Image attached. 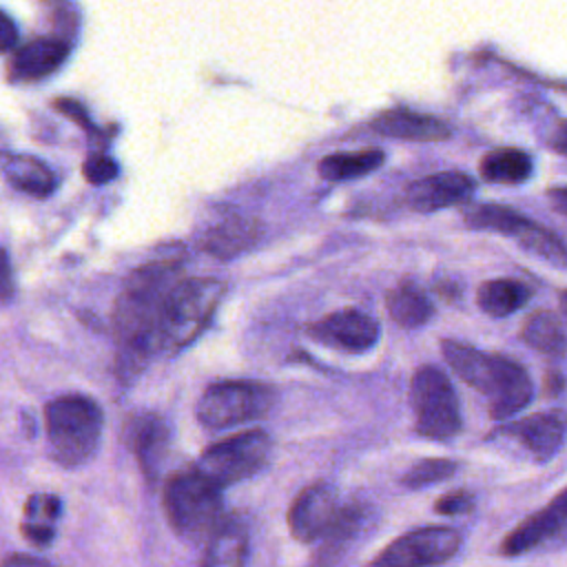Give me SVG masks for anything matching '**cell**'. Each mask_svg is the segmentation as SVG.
I'll list each match as a JSON object with an SVG mask.
<instances>
[{"mask_svg":"<svg viewBox=\"0 0 567 567\" xmlns=\"http://www.w3.org/2000/svg\"><path fill=\"white\" fill-rule=\"evenodd\" d=\"M224 292V281L215 277H190L179 281L162 306L157 330L159 350L177 352L190 346L213 319Z\"/></svg>","mask_w":567,"mask_h":567,"instance_id":"4","label":"cell"},{"mask_svg":"<svg viewBox=\"0 0 567 567\" xmlns=\"http://www.w3.org/2000/svg\"><path fill=\"white\" fill-rule=\"evenodd\" d=\"M461 547V534L452 527L432 525L401 534L385 545L370 567H436Z\"/></svg>","mask_w":567,"mask_h":567,"instance_id":"10","label":"cell"},{"mask_svg":"<svg viewBox=\"0 0 567 567\" xmlns=\"http://www.w3.org/2000/svg\"><path fill=\"white\" fill-rule=\"evenodd\" d=\"M0 567H55L44 558H35L31 554H9L2 558Z\"/></svg>","mask_w":567,"mask_h":567,"instance_id":"36","label":"cell"},{"mask_svg":"<svg viewBox=\"0 0 567 567\" xmlns=\"http://www.w3.org/2000/svg\"><path fill=\"white\" fill-rule=\"evenodd\" d=\"M545 144L549 148H554L558 155L567 157V120H558L556 124H551V128L545 137Z\"/></svg>","mask_w":567,"mask_h":567,"instance_id":"32","label":"cell"},{"mask_svg":"<svg viewBox=\"0 0 567 567\" xmlns=\"http://www.w3.org/2000/svg\"><path fill=\"white\" fill-rule=\"evenodd\" d=\"M359 523H361V509H359L357 505H343V509H341L337 523H334L332 529L323 536L326 543H323V547H321V551H319V558H317V563H319L321 567H330V565L337 560V556L343 551V547H346V545L350 543V538L354 536Z\"/></svg>","mask_w":567,"mask_h":567,"instance_id":"27","label":"cell"},{"mask_svg":"<svg viewBox=\"0 0 567 567\" xmlns=\"http://www.w3.org/2000/svg\"><path fill=\"white\" fill-rule=\"evenodd\" d=\"M456 467L458 465L452 458H423L405 472L401 483L412 487V489H419V487H425V485L450 478L456 472Z\"/></svg>","mask_w":567,"mask_h":567,"instance_id":"28","label":"cell"},{"mask_svg":"<svg viewBox=\"0 0 567 567\" xmlns=\"http://www.w3.org/2000/svg\"><path fill=\"white\" fill-rule=\"evenodd\" d=\"M474 507V496L467 489H454L447 492L445 496H441L434 503V512L443 514V516H456V514H465Z\"/></svg>","mask_w":567,"mask_h":567,"instance_id":"30","label":"cell"},{"mask_svg":"<svg viewBox=\"0 0 567 567\" xmlns=\"http://www.w3.org/2000/svg\"><path fill=\"white\" fill-rule=\"evenodd\" d=\"M416 432L427 439H452L461 432V405L447 374L436 365H421L410 381Z\"/></svg>","mask_w":567,"mask_h":567,"instance_id":"7","label":"cell"},{"mask_svg":"<svg viewBox=\"0 0 567 567\" xmlns=\"http://www.w3.org/2000/svg\"><path fill=\"white\" fill-rule=\"evenodd\" d=\"M520 339L547 354V357H563L567 352V334L560 319L547 310H538L529 315L520 328Z\"/></svg>","mask_w":567,"mask_h":567,"instance_id":"25","label":"cell"},{"mask_svg":"<svg viewBox=\"0 0 567 567\" xmlns=\"http://www.w3.org/2000/svg\"><path fill=\"white\" fill-rule=\"evenodd\" d=\"M0 173L13 188L35 197H47L58 186L53 171L38 157L24 153L0 151Z\"/></svg>","mask_w":567,"mask_h":567,"instance_id":"19","label":"cell"},{"mask_svg":"<svg viewBox=\"0 0 567 567\" xmlns=\"http://www.w3.org/2000/svg\"><path fill=\"white\" fill-rule=\"evenodd\" d=\"M275 403L270 385L259 381L230 379L206 388L197 401V419L210 430H224L239 423L257 421L268 414Z\"/></svg>","mask_w":567,"mask_h":567,"instance_id":"6","label":"cell"},{"mask_svg":"<svg viewBox=\"0 0 567 567\" xmlns=\"http://www.w3.org/2000/svg\"><path fill=\"white\" fill-rule=\"evenodd\" d=\"M388 312L401 328H419L434 315V306L427 295L412 281H401L388 292Z\"/></svg>","mask_w":567,"mask_h":567,"instance_id":"22","label":"cell"},{"mask_svg":"<svg viewBox=\"0 0 567 567\" xmlns=\"http://www.w3.org/2000/svg\"><path fill=\"white\" fill-rule=\"evenodd\" d=\"M558 306H560V312H563V317L567 319V290H563V292L558 295Z\"/></svg>","mask_w":567,"mask_h":567,"instance_id":"38","label":"cell"},{"mask_svg":"<svg viewBox=\"0 0 567 567\" xmlns=\"http://www.w3.org/2000/svg\"><path fill=\"white\" fill-rule=\"evenodd\" d=\"M270 447L272 441L264 430H246L204 450L195 470L221 489L257 474L266 465Z\"/></svg>","mask_w":567,"mask_h":567,"instance_id":"8","label":"cell"},{"mask_svg":"<svg viewBox=\"0 0 567 567\" xmlns=\"http://www.w3.org/2000/svg\"><path fill=\"white\" fill-rule=\"evenodd\" d=\"M310 334L326 346L350 352H363L377 343L379 323L377 319L357 308H343L312 323Z\"/></svg>","mask_w":567,"mask_h":567,"instance_id":"12","label":"cell"},{"mask_svg":"<svg viewBox=\"0 0 567 567\" xmlns=\"http://www.w3.org/2000/svg\"><path fill=\"white\" fill-rule=\"evenodd\" d=\"M47 436L55 461L64 467L86 463L102 436V408L84 394H64L53 399L47 410Z\"/></svg>","mask_w":567,"mask_h":567,"instance_id":"5","label":"cell"},{"mask_svg":"<svg viewBox=\"0 0 567 567\" xmlns=\"http://www.w3.org/2000/svg\"><path fill=\"white\" fill-rule=\"evenodd\" d=\"M545 509L549 512L551 520L556 523V527H558L560 534H563V532L567 529V487L560 489V492L551 498V503L545 505Z\"/></svg>","mask_w":567,"mask_h":567,"instance_id":"31","label":"cell"},{"mask_svg":"<svg viewBox=\"0 0 567 567\" xmlns=\"http://www.w3.org/2000/svg\"><path fill=\"white\" fill-rule=\"evenodd\" d=\"M372 128L385 137L414 142H439L450 137V126L443 120L410 109H388L379 113L372 120Z\"/></svg>","mask_w":567,"mask_h":567,"instance_id":"16","label":"cell"},{"mask_svg":"<svg viewBox=\"0 0 567 567\" xmlns=\"http://www.w3.org/2000/svg\"><path fill=\"white\" fill-rule=\"evenodd\" d=\"M261 237V221L246 215H233L210 226L202 239V248L217 259H233L252 248Z\"/></svg>","mask_w":567,"mask_h":567,"instance_id":"17","label":"cell"},{"mask_svg":"<svg viewBox=\"0 0 567 567\" xmlns=\"http://www.w3.org/2000/svg\"><path fill=\"white\" fill-rule=\"evenodd\" d=\"M472 193H474V179L470 175L458 171H443V173H432L414 179L408 186L405 197L414 210L432 213L439 208L463 204L472 197Z\"/></svg>","mask_w":567,"mask_h":567,"instance_id":"13","label":"cell"},{"mask_svg":"<svg viewBox=\"0 0 567 567\" xmlns=\"http://www.w3.org/2000/svg\"><path fill=\"white\" fill-rule=\"evenodd\" d=\"M465 224L478 230H494L514 239L523 250L554 264L567 266V246L538 221L501 204H478L465 210Z\"/></svg>","mask_w":567,"mask_h":567,"instance_id":"9","label":"cell"},{"mask_svg":"<svg viewBox=\"0 0 567 567\" xmlns=\"http://www.w3.org/2000/svg\"><path fill=\"white\" fill-rule=\"evenodd\" d=\"M60 514H62V503L58 496L53 494L29 496L24 503V516L20 525L22 536L38 547L51 545Z\"/></svg>","mask_w":567,"mask_h":567,"instance_id":"21","label":"cell"},{"mask_svg":"<svg viewBox=\"0 0 567 567\" xmlns=\"http://www.w3.org/2000/svg\"><path fill=\"white\" fill-rule=\"evenodd\" d=\"M536 461H549L565 443L567 416L563 412H536L505 427Z\"/></svg>","mask_w":567,"mask_h":567,"instance_id":"14","label":"cell"},{"mask_svg":"<svg viewBox=\"0 0 567 567\" xmlns=\"http://www.w3.org/2000/svg\"><path fill=\"white\" fill-rule=\"evenodd\" d=\"M18 40V29L16 22L0 9V53L9 51Z\"/></svg>","mask_w":567,"mask_h":567,"instance_id":"35","label":"cell"},{"mask_svg":"<svg viewBox=\"0 0 567 567\" xmlns=\"http://www.w3.org/2000/svg\"><path fill=\"white\" fill-rule=\"evenodd\" d=\"M128 443L148 481H155L168 447V430L155 414L135 416L128 425Z\"/></svg>","mask_w":567,"mask_h":567,"instance_id":"18","label":"cell"},{"mask_svg":"<svg viewBox=\"0 0 567 567\" xmlns=\"http://www.w3.org/2000/svg\"><path fill=\"white\" fill-rule=\"evenodd\" d=\"M343 505L328 483H312L303 487L288 509V529L299 543H315L323 538L337 523Z\"/></svg>","mask_w":567,"mask_h":567,"instance_id":"11","label":"cell"},{"mask_svg":"<svg viewBox=\"0 0 567 567\" xmlns=\"http://www.w3.org/2000/svg\"><path fill=\"white\" fill-rule=\"evenodd\" d=\"M248 532L237 518H228L224 527L206 545L199 567H246Z\"/></svg>","mask_w":567,"mask_h":567,"instance_id":"20","label":"cell"},{"mask_svg":"<svg viewBox=\"0 0 567 567\" xmlns=\"http://www.w3.org/2000/svg\"><path fill=\"white\" fill-rule=\"evenodd\" d=\"M82 171H84V177H86L91 184H97V186H100V184L111 182V179L117 175V164H115L109 155L97 153V155H91V157L84 162Z\"/></svg>","mask_w":567,"mask_h":567,"instance_id":"29","label":"cell"},{"mask_svg":"<svg viewBox=\"0 0 567 567\" xmlns=\"http://www.w3.org/2000/svg\"><path fill=\"white\" fill-rule=\"evenodd\" d=\"M441 352L447 365L470 388L487 396L489 416L494 421L509 419L529 403L534 385L527 370L518 361L503 354L481 352L454 339L441 341Z\"/></svg>","mask_w":567,"mask_h":567,"instance_id":"2","label":"cell"},{"mask_svg":"<svg viewBox=\"0 0 567 567\" xmlns=\"http://www.w3.org/2000/svg\"><path fill=\"white\" fill-rule=\"evenodd\" d=\"M547 199H549V204H551L558 213L567 215V186H554V188H549V190H547Z\"/></svg>","mask_w":567,"mask_h":567,"instance_id":"37","label":"cell"},{"mask_svg":"<svg viewBox=\"0 0 567 567\" xmlns=\"http://www.w3.org/2000/svg\"><path fill=\"white\" fill-rule=\"evenodd\" d=\"M532 157L520 148H494L481 159V175L496 184H523L532 175Z\"/></svg>","mask_w":567,"mask_h":567,"instance_id":"24","label":"cell"},{"mask_svg":"<svg viewBox=\"0 0 567 567\" xmlns=\"http://www.w3.org/2000/svg\"><path fill=\"white\" fill-rule=\"evenodd\" d=\"M55 109H58L60 113H64L66 117L75 120L78 124H82L84 128H91V120H89V115H86V111H84V106H82V104H78V102H73V100L62 97V100H55Z\"/></svg>","mask_w":567,"mask_h":567,"instance_id":"34","label":"cell"},{"mask_svg":"<svg viewBox=\"0 0 567 567\" xmlns=\"http://www.w3.org/2000/svg\"><path fill=\"white\" fill-rule=\"evenodd\" d=\"M164 512L177 536L193 543L206 540V545L228 520L224 516L221 489L195 467L175 472L168 478L164 487Z\"/></svg>","mask_w":567,"mask_h":567,"instance_id":"3","label":"cell"},{"mask_svg":"<svg viewBox=\"0 0 567 567\" xmlns=\"http://www.w3.org/2000/svg\"><path fill=\"white\" fill-rule=\"evenodd\" d=\"M383 159H385V153L381 148L332 153L319 162V175L326 179H332V182L354 179V177H363V175L377 171L383 164Z\"/></svg>","mask_w":567,"mask_h":567,"instance_id":"26","label":"cell"},{"mask_svg":"<svg viewBox=\"0 0 567 567\" xmlns=\"http://www.w3.org/2000/svg\"><path fill=\"white\" fill-rule=\"evenodd\" d=\"M529 295L532 290L523 281L501 277V279H489L481 284L476 292V303L489 317H507L518 308H523Z\"/></svg>","mask_w":567,"mask_h":567,"instance_id":"23","label":"cell"},{"mask_svg":"<svg viewBox=\"0 0 567 567\" xmlns=\"http://www.w3.org/2000/svg\"><path fill=\"white\" fill-rule=\"evenodd\" d=\"M69 47L58 38H38L20 47L9 62L13 82H35L51 75L64 60Z\"/></svg>","mask_w":567,"mask_h":567,"instance_id":"15","label":"cell"},{"mask_svg":"<svg viewBox=\"0 0 567 567\" xmlns=\"http://www.w3.org/2000/svg\"><path fill=\"white\" fill-rule=\"evenodd\" d=\"M16 284H13V272L9 264V255L4 248H0V301H9L13 297Z\"/></svg>","mask_w":567,"mask_h":567,"instance_id":"33","label":"cell"},{"mask_svg":"<svg viewBox=\"0 0 567 567\" xmlns=\"http://www.w3.org/2000/svg\"><path fill=\"white\" fill-rule=\"evenodd\" d=\"M179 259H159L133 270L113 306V330L120 346L117 370L133 379L159 350V315L164 299L179 284Z\"/></svg>","mask_w":567,"mask_h":567,"instance_id":"1","label":"cell"}]
</instances>
